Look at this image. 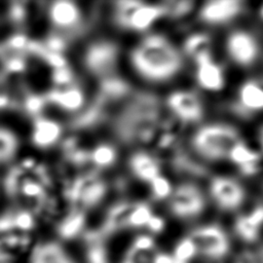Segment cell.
I'll return each mask as SVG.
<instances>
[{
	"label": "cell",
	"mask_w": 263,
	"mask_h": 263,
	"mask_svg": "<svg viewBox=\"0 0 263 263\" xmlns=\"http://www.w3.org/2000/svg\"><path fill=\"white\" fill-rule=\"evenodd\" d=\"M136 72L149 81H164L182 67V58L174 45L161 35H149L130 52Z\"/></svg>",
	"instance_id": "6da1fadb"
},
{
	"label": "cell",
	"mask_w": 263,
	"mask_h": 263,
	"mask_svg": "<svg viewBox=\"0 0 263 263\" xmlns=\"http://www.w3.org/2000/svg\"><path fill=\"white\" fill-rule=\"evenodd\" d=\"M238 142L240 141L236 129L221 124L202 127L192 140L194 149L204 158L213 160L228 156Z\"/></svg>",
	"instance_id": "7a4b0ae2"
},
{
	"label": "cell",
	"mask_w": 263,
	"mask_h": 263,
	"mask_svg": "<svg viewBox=\"0 0 263 263\" xmlns=\"http://www.w3.org/2000/svg\"><path fill=\"white\" fill-rule=\"evenodd\" d=\"M164 15L161 5H150L139 1L117 2L114 9V22L120 28L133 31H145L160 16Z\"/></svg>",
	"instance_id": "3957f363"
},
{
	"label": "cell",
	"mask_w": 263,
	"mask_h": 263,
	"mask_svg": "<svg viewBox=\"0 0 263 263\" xmlns=\"http://www.w3.org/2000/svg\"><path fill=\"white\" fill-rule=\"evenodd\" d=\"M46 15L54 33L64 36L68 41L85 29L82 10L73 1L59 0L48 3Z\"/></svg>",
	"instance_id": "277c9868"
},
{
	"label": "cell",
	"mask_w": 263,
	"mask_h": 263,
	"mask_svg": "<svg viewBox=\"0 0 263 263\" xmlns=\"http://www.w3.org/2000/svg\"><path fill=\"white\" fill-rule=\"evenodd\" d=\"M119 49L109 40H97L90 43L83 57V64L88 73L99 81L117 74V61Z\"/></svg>",
	"instance_id": "5b68a950"
},
{
	"label": "cell",
	"mask_w": 263,
	"mask_h": 263,
	"mask_svg": "<svg viewBox=\"0 0 263 263\" xmlns=\"http://www.w3.org/2000/svg\"><path fill=\"white\" fill-rule=\"evenodd\" d=\"M189 236L195 245L198 256L211 260H219L229 252V238L224 229L218 225L198 227Z\"/></svg>",
	"instance_id": "8992f818"
},
{
	"label": "cell",
	"mask_w": 263,
	"mask_h": 263,
	"mask_svg": "<svg viewBox=\"0 0 263 263\" xmlns=\"http://www.w3.org/2000/svg\"><path fill=\"white\" fill-rule=\"evenodd\" d=\"M43 95L47 105H52L67 113L78 115L87 107L86 92L77 82L62 87H50Z\"/></svg>",
	"instance_id": "52a82bcc"
},
{
	"label": "cell",
	"mask_w": 263,
	"mask_h": 263,
	"mask_svg": "<svg viewBox=\"0 0 263 263\" xmlns=\"http://www.w3.org/2000/svg\"><path fill=\"white\" fill-rule=\"evenodd\" d=\"M204 206L200 190L192 184L179 186L171 198V211L179 218H190L198 215Z\"/></svg>",
	"instance_id": "ba28073f"
},
{
	"label": "cell",
	"mask_w": 263,
	"mask_h": 263,
	"mask_svg": "<svg viewBox=\"0 0 263 263\" xmlns=\"http://www.w3.org/2000/svg\"><path fill=\"white\" fill-rule=\"evenodd\" d=\"M64 137V125L60 121L44 114L33 118L30 139L38 149L52 148L61 143Z\"/></svg>",
	"instance_id": "9c48e42d"
},
{
	"label": "cell",
	"mask_w": 263,
	"mask_h": 263,
	"mask_svg": "<svg viewBox=\"0 0 263 263\" xmlns=\"http://www.w3.org/2000/svg\"><path fill=\"white\" fill-rule=\"evenodd\" d=\"M211 192L218 205L225 210L236 209L245 197L243 189L237 182L223 177L213 180Z\"/></svg>",
	"instance_id": "30bf717a"
},
{
	"label": "cell",
	"mask_w": 263,
	"mask_h": 263,
	"mask_svg": "<svg viewBox=\"0 0 263 263\" xmlns=\"http://www.w3.org/2000/svg\"><path fill=\"white\" fill-rule=\"evenodd\" d=\"M167 105L174 113L186 121H196L202 116L200 101L192 92L176 91L168 97Z\"/></svg>",
	"instance_id": "8fae6325"
},
{
	"label": "cell",
	"mask_w": 263,
	"mask_h": 263,
	"mask_svg": "<svg viewBox=\"0 0 263 263\" xmlns=\"http://www.w3.org/2000/svg\"><path fill=\"white\" fill-rule=\"evenodd\" d=\"M230 57L240 65H250L257 55L258 46L254 38L245 32H234L228 38Z\"/></svg>",
	"instance_id": "7c38bea8"
},
{
	"label": "cell",
	"mask_w": 263,
	"mask_h": 263,
	"mask_svg": "<svg viewBox=\"0 0 263 263\" xmlns=\"http://www.w3.org/2000/svg\"><path fill=\"white\" fill-rule=\"evenodd\" d=\"M241 10V2L234 0H219L212 1L205 4L201 11L200 17L208 23L211 24H219L224 23L236 14H238Z\"/></svg>",
	"instance_id": "4fadbf2b"
},
{
	"label": "cell",
	"mask_w": 263,
	"mask_h": 263,
	"mask_svg": "<svg viewBox=\"0 0 263 263\" xmlns=\"http://www.w3.org/2000/svg\"><path fill=\"white\" fill-rule=\"evenodd\" d=\"M128 166L135 177L144 182L150 183L160 175V165L157 158L144 151L134 153L129 157Z\"/></svg>",
	"instance_id": "5bb4252c"
},
{
	"label": "cell",
	"mask_w": 263,
	"mask_h": 263,
	"mask_svg": "<svg viewBox=\"0 0 263 263\" xmlns=\"http://www.w3.org/2000/svg\"><path fill=\"white\" fill-rule=\"evenodd\" d=\"M117 159L118 149L110 142H99L91 148H88V166L101 173L104 170L112 167Z\"/></svg>",
	"instance_id": "9a60e30c"
},
{
	"label": "cell",
	"mask_w": 263,
	"mask_h": 263,
	"mask_svg": "<svg viewBox=\"0 0 263 263\" xmlns=\"http://www.w3.org/2000/svg\"><path fill=\"white\" fill-rule=\"evenodd\" d=\"M263 226V205L257 206L251 214L240 216L235 222L237 235L247 242L255 241Z\"/></svg>",
	"instance_id": "2e32d148"
},
{
	"label": "cell",
	"mask_w": 263,
	"mask_h": 263,
	"mask_svg": "<svg viewBox=\"0 0 263 263\" xmlns=\"http://www.w3.org/2000/svg\"><path fill=\"white\" fill-rule=\"evenodd\" d=\"M198 64L197 79L199 84L205 89L219 90L224 84L221 69L211 61V55H204L196 60Z\"/></svg>",
	"instance_id": "e0dca14e"
},
{
	"label": "cell",
	"mask_w": 263,
	"mask_h": 263,
	"mask_svg": "<svg viewBox=\"0 0 263 263\" xmlns=\"http://www.w3.org/2000/svg\"><path fill=\"white\" fill-rule=\"evenodd\" d=\"M85 223L86 211L75 206L55 225V228L62 238L72 239L84 230Z\"/></svg>",
	"instance_id": "ac0fdd59"
},
{
	"label": "cell",
	"mask_w": 263,
	"mask_h": 263,
	"mask_svg": "<svg viewBox=\"0 0 263 263\" xmlns=\"http://www.w3.org/2000/svg\"><path fill=\"white\" fill-rule=\"evenodd\" d=\"M31 263H75L57 242H45L34 248Z\"/></svg>",
	"instance_id": "d6986e66"
},
{
	"label": "cell",
	"mask_w": 263,
	"mask_h": 263,
	"mask_svg": "<svg viewBox=\"0 0 263 263\" xmlns=\"http://www.w3.org/2000/svg\"><path fill=\"white\" fill-rule=\"evenodd\" d=\"M154 216L151 208L145 202H133L126 218L125 228H147Z\"/></svg>",
	"instance_id": "ffe728a7"
},
{
	"label": "cell",
	"mask_w": 263,
	"mask_h": 263,
	"mask_svg": "<svg viewBox=\"0 0 263 263\" xmlns=\"http://www.w3.org/2000/svg\"><path fill=\"white\" fill-rule=\"evenodd\" d=\"M245 108L251 110L263 109V88L257 82H247L239 92Z\"/></svg>",
	"instance_id": "44dd1931"
},
{
	"label": "cell",
	"mask_w": 263,
	"mask_h": 263,
	"mask_svg": "<svg viewBox=\"0 0 263 263\" xmlns=\"http://www.w3.org/2000/svg\"><path fill=\"white\" fill-rule=\"evenodd\" d=\"M18 149V139L15 134L0 126V163L10 160Z\"/></svg>",
	"instance_id": "7402d4cb"
},
{
	"label": "cell",
	"mask_w": 263,
	"mask_h": 263,
	"mask_svg": "<svg viewBox=\"0 0 263 263\" xmlns=\"http://www.w3.org/2000/svg\"><path fill=\"white\" fill-rule=\"evenodd\" d=\"M171 255L174 259V263H191V261L198 256L195 245L190 236L181 238L175 246Z\"/></svg>",
	"instance_id": "603a6c76"
},
{
	"label": "cell",
	"mask_w": 263,
	"mask_h": 263,
	"mask_svg": "<svg viewBox=\"0 0 263 263\" xmlns=\"http://www.w3.org/2000/svg\"><path fill=\"white\" fill-rule=\"evenodd\" d=\"M184 48L190 57L198 60L203 55L210 54V38L203 34L192 35L186 40Z\"/></svg>",
	"instance_id": "cb8c5ba5"
},
{
	"label": "cell",
	"mask_w": 263,
	"mask_h": 263,
	"mask_svg": "<svg viewBox=\"0 0 263 263\" xmlns=\"http://www.w3.org/2000/svg\"><path fill=\"white\" fill-rule=\"evenodd\" d=\"M228 156L239 165H243L251 162H257L259 159V155L256 152L252 151L249 147L243 145L241 142H238L232 148Z\"/></svg>",
	"instance_id": "d4e9b609"
},
{
	"label": "cell",
	"mask_w": 263,
	"mask_h": 263,
	"mask_svg": "<svg viewBox=\"0 0 263 263\" xmlns=\"http://www.w3.org/2000/svg\"><path fill=\"white\" fill-rule=\"evenodd\" d=\"M156 252L157 249L138 250L129 247L125 254L123 263H153Z\"/></svg>",
	"instance_id": "484cf974"
},
{
	"label": "cell",
	"mask_w": 263,
	"mask_h": 263,
	"mask_svg": "<svg viewBox=\"0 0 263 263\" xmlns=\"http://www.w3.org/2000/svg\"><path fill=\"white\" fill-rule=\"evenodd\" d=\"M149 184L151 188V193L156 199H162L167 197L172 191V186L167 179L160 175L154 178Z\"/></svg>",
	"instance_id": "4316f807"
},
{
	"label": "cell",
	"mask_w": 263,
	"mask_h": 263,
	"mask_svg": "<svg viewBox=\"0 0 263 263\" xmlns=\"http://www.w3.org/2000/svg\"><path fill=\"white\" fill-rule=\"evenodd\" d=\"M193 3L190 1H171L161 4L164 10V15L181 16L187 13L192 8Z\"/></svg>",
	"instance_id": "83f0119b"
},
{
	"label": "cell",
	"mask_w": 263,
	"mask_h": 263,
	"mask_svg": "<svg viewBox=\"0 0 263 263\" xmlns=\"http://www.w3.org/2000/svg\"><path fill=\"white\" fill-rule=\"evenodd\" d=\"M17 108V98L9 87L0 81V111Z\"/></svg>",
	"instance_id": "f1b7e54d"
},
{
	"label": "cell",
	"mask_w": 263,
	"mask_h": 263,
	"mask_svg": "<svg viewBox=\"0 0 263 263\" xmlns=\"http://www.w3.org/2000/svg\"><path fill=\"white\" fill-rule=\"evenodd\" d=\"M90 238L93 243L88 251V261L89 263H108L106 260L104 248L99 243L95 234H91Z\"/></svg>",
	"instance_id": "f546056e"
},
{
	"label": "cell",
	"mask_w": 263,
	"mask_h": 263,
	"mask_svg": "<svg viewBox=\"0 0 263 263\" xmlns=\"http://www.w3.org/2000/svg\"><path fill=\"white\" fill-rule=\"evenodd\" d=\"M164 225H165L164 220H163L161 217L154 215V216L151 218V220H150V222H149V224H148V226H147V229H148L149 231H151V232L158 233V232H161V231L163 230Z\"/></svg>",
	"instance_id": "4dcf8cb0"
},
{
	"label": "cell",
	"mask_w": 263,
	"mask_h": 263,
	"mask_svg": "<svg viewBox=\"0 0 263 263\" xmlns=\"http://www.w3.org/2000/svg\"><path fill=\"white\" fill-rule=\"evenodd\" d=\"M153 263H174V259L171 254L157 251L154 256Z\"/></svg>",
	"instance_id": "1f68e13d"
},
{
	"label": "cell",
	"mask_w": 263,
	"mask_h": 263,
	"mask_svg": "<svg viewBox=\"0 0 263 263\" xmlns=\"http://www.w3.org/2000/svg\"><path fill=\"white\" fill-rule=\"evenodd\" d=\"M240 170H241L242 174H245V175H253V174L257 173L258 164H257V162L247 163V164L240 165Z\"/></svg>",
	"instance_id": "d6a6232c"
},
{
	"label": "cell",
	"mask_w": 263,
	"mask_h": 263,
	"mask_svg": "<svg viewBox=\"0 0 263 263\" xmlns=\"http://www.w3.org/2000/svg\"><path fill=\"white\" fill-rule=\"evenodd\" d=\"M261 143H262V146H263V128H262V132H261Z\"/></svg>",
	"instance_id": "836d02e7"
},
{
	"label": "cell",
	"mask_w": 263,
	"mask_h": 263,
	"mask_svg": "<svg viewBox=\"0 0 263 263\" xmlns=\"http://www.w3.org/2000/svg\"><path fill=\"white\" fill-rule=\"evenodd\" d=\"M261 15H262V17H263V7L261 8Z\"/></svg>",
	"instance_id": "e575fe53"
}]
</instances>
